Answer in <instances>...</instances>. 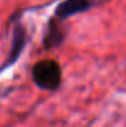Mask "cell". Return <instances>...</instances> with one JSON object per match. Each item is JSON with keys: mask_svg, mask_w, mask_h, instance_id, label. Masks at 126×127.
I'll return each mask as SVG.
<instances>
[{"mask_svg": "<svg viewBox=\"0 0 126 127\" xmlns=\"http://www.w3.org/2000/svg\"><path fill=\"white\" fill-rule=\"evenodd\" d=\"M31 77L37 88L54 91L62 84V68L54 59H41L34 64Z\"/></svg>", "mask_w": 126, "mask_h": 127, "instance_id": "6da1fadb", "label": "cell"}, {"mask_svg": "<svg viewBox=\"0 0 126 127\" xmlns=\"http://www.w3.org/2000/svg\"><path fill=\"white\" fill-rule=\"evenodd\" d=\"M29 43V33L26 27L20 22V20H16L14 22L12 27V36H11V43L10 49L6 54V58L0 64V74L11 68L14 64L17 63L21 54L24 53L26 46Z\"/></svg>", "mask_w": 126, "mask_h": 127, "instance_id": "7a4b0ae2", "label": "cell"}, {"mask_svg": "<svg viewBox=\"0 0 126 127\" xmlns=\"http://www.w3.org/2000/svg\"><path fill=\"white\" fill-rule=\"evenodd\" d=\"M59 21L61 20H58L57 17H52L48 21V27H47V31H46V33L43 36V41H42L44 49L57 48V47L62 46L63 42L66 41L67 32L64 31V29L62 27Z\"/></svg>", "mask_w": 126, "mask_h": 127, "instance_id": "277c9868", "label": "cell"}, {"mask_svg": "<svg viewBox=\"0 0 126 127\" xmlns=\"http://www.w3.org/2000/svg\"><path fill=\"white\" fill-rule=\"evenodd\" d=\"M93 2L90 0H63L54 10V17L63 21L74 15L82 14L91 9Z\"/></svg>", "mask_w": 126, "mask_h": 127, "instance_id": "3957f363", "label": "cell"}]
</instances>
